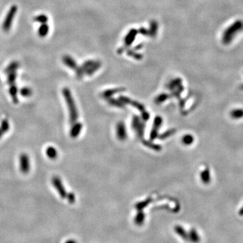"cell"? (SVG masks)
Masks as SVG:
<instances>
[{"instance_id": "cell-14", "label": "cell", "mask_w": 243, "mask_h": 243, "mask_svg": "<svg viewBox=\"0 0 243 243\" xmlns=\"http://www.w3.org/2000/svg\"><path fill=\"white\" fill-rule=\"evenodd\" d=\"M20 67V63L17 61H13L11 63L9 64V65L7 66L4 72L6 74H9L12 72H16Z\"/></svg>"}, {"instance_id": "cell-9", "label": "cell", "mask_w": 243, "mask_h": 243, "mask_svg": "<svg viewBox=\"0 0 243 243\" xmlns=\"http://www.w3.org/2000/svg\"><path fill=\"white\" fill-rule=\"evenodd\" d=\"M149 36L154 38L158 34V23L155 20H151L149 24Z\"/></svg>"}, {"instance_id": "cell-18", "label": "cell", "mask_w": 243, "mask_h": 243, "mask_svg": "<svg viewBox=\"0 0 243 243\" xmlns=\"http://www.w3.org/2000/svg\"><path fill=\"white\" fill-rule=\"evenodd\" d=\"M101 63L99 61H97V63L85 71V74H87V75H89H89L93 74L96 71H97L100 68H101Z\"/></svg>"}, {"instance_id": "cell-37", "label": "cell", "mask_w": 243, "mask_h": 243, "mask_svg": "<svg viewBox=\"0 0 243 243\" xmlns=\"http://www.w3.org/2000/svg\"><path fill=\"white\" fill-rule=\"evenodd\" d=\"M66 198L68 199V201L70 203H74L75 202V200H76V196H75L73 192H70V193H68Z\"/></svg>"}, {"instance_id": "cell-5", "label": "cell", "mask_w": 243, "mask_h": 243, "mask_svg": "<svg viewBox=\"0 0 243 243\" xmlns=\"http://www.w3.org/2000/svg\"><path fill=\"white\" fill-rule=\"evenodd\" d=\"M138 34V30L133 28L128 32L126 36L124 39V47H128L133 44V43L135 40V38Z\"/></svg>"}, {"instance_id": "cell-40", "label": "cell", "mask_w": 243, "mask_h": 243, "mask_svg": "<svg viewBox=\"0 0 243 243\" xmlns=\"http://www.w3.org/2000/svg\"><path fill=\"white\" fill-rule=\"evenodd\" d=\"M142 119L144 121H147L149 119V114L145 111L142 112Z\"/></svg>"}, {"instance_id": "cell-41", "label": "cell", "mask_w": 243, "mask_h": 243, "mask_svg": "<svg viewBox=\"0 0 243 243\" xmlns=\"http://www.w3.org/2000/svg\"><path fill=\"white\" fill-rule=\"evenodd\" d=\"M142 46H143V45H142V43H141V44H138V45H137V46H136V47L134 48V50L141 49L142 47Z\"/></svg>"}, {"instance_id": "cell-1", "label": "cell", "mask_w": 243, "mask_h": 243, "mask_svg": "<svg viewBox=\"0 0 243 243\" xmlns=\"http://www.w3.org/2000/svg\"><path fill=\"white\" fill-rule=\"evenodd\" d=\"M62 94L64 99L66 100L68 109L69 111L70 122V124H72L76 122L78 117V113L76 108V105L75 104L72 93H71V91L68 88H64L62 89Z\"/></svg>"}, {"instance_id": "cell-34", "label": "cell", "mask_w": 243, "mask_h": 243, "mask_svg": "<svg viewBox=\"0 0 243 243\" xmlns=\"http://www.w3.org/2000/svg\"><path fill=\"white\" fill-rule=\"evenodd\" d=\"M175 230H176V232L178 234H180L182 237H183V238L184 239L187 238V234L185 233L184 230L181 226H176V228H175Z\"/></svg>"}, {"instance_id": "cell-2", "label": "cell", "mask_w": 243, "mask_h": 243, "mask_svg": "<svg viewBox=\"0 0 243 243\" xmlns=\"http://www.w3.org/2000/svg\"><path fill=\"white\" fill-rule=\"evenodd\" d=\"M18 11V7L16 5H13L9 10V11L7 13L6 18L4 20H3V23L2 24V29L3 31L8 32L10 30V28L12 27L13 20L14 19V17H15L16 14L17 13Z\"/></svg>"}, {"instance_id": "cell-21", "label": "cell", "mask_w": 243, "mask_h": 243, "mask_svg": "<svg viewBox=\"0 0 243 243\" xmlns=\"http://www.w3.org/2000/svg\"><path fill=\"white\" fill-rule=\"evenodd\" d=\"M97 62V61H95V60H87V61H86V62H84L83 64V65H82V66H80V68L84 71V74H85V71H86V70H87L88 68H91V66H93L94 64H95Z\"/></svg>"}, {"instance_id": "cell-27", "label": "cell", "mask_w": 243, "mask_h": 243, "mask_svg": "<svg viewBox=\"0 0 243 243\" xmlns=\"http://www.w3.org/2000/svg\"><path fill=\"white\" fill-rule=\"evenodd\" d=\"M109 103L112 105L117 107V108H124V104L122 103L120 100H116L113 98H109Z\"/></svg>"}, {"instance_id": "cell-26", "label": "cell", "mask_w": 243, "mask_h": 243, "mask_svg": "<svg viewBox=\"0 0 243 243\" xmlns=\"http://www.w3.org/2000/svg\"><path fill=\"white\" fill-rule=\"evenodd\" d=\"M144 129H145V124L142 122H140V124H138V126L135 128L134 130L137 132V136L139 138H142V136H143V133H144Z\"/></svg>"}, {"instance_id": "cell-25", "label": "cell", "mask_w": 243, "mask_h": 243, "mask_svg": "<svg viewBox=\"0 0 243 243\" xmlns=\"http://www.w3.org/2000/svg\"><path fill=\"white\" fill-rule=\"evenodd\" d=\"M8 74V78H7V83H8V84L11 85L15 83V80L16 79V77H17V73H16V72H10Z\"/></svg>"}, {"instance_id": "cell-23", "label": "cell", "mask_w": 243, "mask_h": 243, "mask_svg": "<svg viewBox=\"0 0 243 243\" xmlns=\"http://www.w3.org/2000/svg\"><path fill=\"white\" fill-rule=\"evenodd\" d=\"M182 141L185 145H189L193 142L194 137L191 134H186L182 137Z\"/></svg>"}, {"instance_id": "cell-22", "label": "cell", "mask_w": 243, "mask_h": 243, "mask_svg": "<svg viewBox=\"0 0 243 243\" xmlns=\"http://www.w3.org/2000/svg\"><path fill=\"white\" fill-rule=\"evenodd\" d=\"M20 93L21 95L23 96V97H30V96L33 94V91H32V89L29 87H24L20 89Z\"/></svg>"}, {"instance_id": "cell-4", "label": "cell", "mask_w": 243, "mask_h": 243, "mask_svg": "<svg viewBox=\"0 0 243 243\" xmlns=\"http://www.w3.org/2000/svg\"><path fill=\"white\" fill-rule=\"evenodd\" d=\"M19 164H20V170L21 172L27 174L30 171V159L28 158V155L26 153H23L20 155L19 158Z\"/></svg>"}, {"instance_id": "cell-42", "label": "cell", "mask_w": 243, "mask_h": 243, "mask_svg": "<svg viewBox=\"0 0 243 243\" xmlns=\"http://www.w3.org/2000/svg\"><path fill=\"white\" fill-rule=\"evenodd\" d=\"M238 215L240 216H243V206L241 207L240 209H239Z\"/></svg>"}, {"instance_id": "cell-33", "label": "cell", "mask_w": 243, "mask_h": 243, "mask_svg": "<svg viewBox=\"0 0 243 243\" xmlns=\"http://www.w3.org/2000/svg\"><path fill=\"white\" fill-rule=\"evenodd\" d=\"M175 132H176V130H174V129H171V130H169L167 131H166L163 134L159 136V138L160 139H166L167 137H170L171 135H172L175 133Z\"/></svg>"}, {"instance_id": "cell-10", "label": "cell", "mask_w": 243, "mask_h": 243, "mask_svg": "<svg viewBox=\"0 0 243 243\" xmlns=\"http://www.w3.org/2000/svg\"><path fill=\"white\" fill-rule=\"evenodd\" d=\"M9 93H10V95H11V97L12 98V101L13 102L15 103V104H17L18 103H19V98H18V87L15 84V83L11 84L10 87L9 89Z\"/></svg>"}, {"instance_id": "cell-44", "label": "cell", "mask_w": 243, "mask_h": 243, "mask_svg": "<svg viewBox=\"0 0 243 243\" xmlns=\"http://www.w3.org/2000/svg\"><path fill=\"white\" fill-rule=\"evenodd\" d=\"M3 130L1 129V128H0V138H1L2 137V136H3Z\"/></svg>"}, {"instance_id": "cell-6", "label": "cell", "mask_w": 243, "mask_h": 243, "mask_svg": "<svg viewBox=\"0 0 243 243\" xmlns=\"http://www.w3.org/2000/svg\"><path fill=\"white\" fill-rule=\"evenodd\" d=\"M117 137L120 141H123L127 137V133L126 126L123 122H120L117 124L116 126Z\"/></svg>"}, {"instance_id": "cell-20", "label": "cell", "mask_w": 243, "mask_h": 243, "mask_svg": "<svg viewBox=\"0 0 243 243\" xmlns=\"http://www.w3.org/2000/svg\"><path fill=\"white\" fill-rule=\"evenodd\" d=\"M34 20H35V22L38 23H41V24L47 23V22L48 21V17L47 16V15H45V14H39V15L35 16Z\"/></svg>"}, {"instance_id": "cell-16", "label": "cell", "mask_w": 243, "mask_h": 243, "mask_svg": "<svg viewBox=\"0 0 243 243\" xmlns=\"http://www.w3.org/2000/svg\"><path fill=\"white\" fill-rule=\"evenodd\" d=\"M46 155L49 159H56L58 158V151L53 146H48L46 149Z\"/></svg>"}, {"instance_id": "cell-7", "label": "cell", "mask_w": 243, "mask_h": 243, "mask_svg": "<svg viewBox=\"0 0 243 243\" xmlns=\"http://www.w3.org/2000/svg\"><path fill=\"white\" fill-rule=\"evenodd\" d=\"M62 62L64 64V65L68 67L69 68L72 70H76L78 67L77 63L74 59L68 55H65L63 56L62 58Z\"/></svg>"}, {"instance_id": "cell-29", "label": "cell", "mask_w": 243, "mask_h": 243, "mask_svg": "<svg viewBox=\"0 0 243 243\" xmlns=\"http://www.w3.org/2000/svg\"><path fill=\"white\" fill-rule=\"evenodd\" d=\"M143 144L149 148L155 150V151H159V150L162 149V147H161L160 145L153 144L151 141H143Z\"/></svg>"}, {"instance_id": "cell-15", "label": "cell", "mask_w": 243, "mask_h": 243, "mask_svg": "<svg viewBox=\"0 0 243 243\" xmlns=\"http://www.w3.org/2000/svg\"><path fill=\"white\" fill-rule=\"evenodd\" d=\"M49 31V27L47 23L41 24L38 29V35L39 37H45L47 36Z\"/></svg>"}, {"instance_id": "cell-36", "label": "cell", "mask_w": 243, "mask_h": 243, "mask_svg": "<svg viewBox=\"0 0 243 243\" xmlns=\"http://www.w3.org/2000/svg\"><path fill=\"white\" fill-rule=\"evenodd\" d=\"M158 130L159 128H156V127H153V129L151 132V134H150V138H151V140L153 141L154 140V139L158 137Z\"/></svg>"}, {"instance_id": "cell-31", "label": "cell", "mask_w": 243, "mask_h": 243, "mask_svg": "<svg viewBox=\"0 0 243 243\" xmlns=\"http://www.w3.org/2000/svg\"><path fill=\"white\" fill-rule=\"evenodd\" d=\"M144 220H145V215L142 212H139L137 215V216H136L135 222L137 224L140 225L142 224Z\"/></svg>"}, {"instance_id": "cell-43", "label": "cell", "mask_w": 243, "mask_h": 243, "mask_svg": "<svg viewBox=\"0 0 243 243\" xmlns=\"http://www.w3.org/2000/svg\"><path fill=\"white\" fill-rule=\"evenodd\" d=\"M65 243H77V242H76V241H75L74 240H68V241H67Z\"/></svg>"}, {"instance_id": "cell-32", "label": "cell", "mask_w": 243, "mask_h": 243, "mask_svg": "<svg viewBox=\"0 0 243 243\" xmlns=\"http://www.w3.org/2000/svg\"><path fill=\"white\" fill-rule=\"evenodd\" d=\"M129 104H131L133 106L135 107L136 108L138 109L139 111H141V112H143V111H145L144 106L142 105V104H141V103H138L137 101H132V100H130Z\"/></svg>"}, {"instance_id": "cell-13", "label": "cell", "mask_w": 243, "mask_h": 243, "mask_svg": "<svg viewBox=\"0 0 243 243\" xmlns=\"http://www.w3.org/2000/svg\"><path fill=\"white\" fill-rule=\"evenodd\" d=\"M230 116L234 120H240L243 117V109L235 108L230 111Z\"/></svg>"}, {"instance_id": "cell-28", "label": "cell", "mask_w": 243, "mask_h": 243, "mask_svg": "<svg viewBox=\"0 0 243 243\" xmlns=\"http://www.w3.org/2000/svg\"><path fill=\"white\" fill-rule=\"evenodd\" d=\"M190 238L191 241L193 242H198L200 240L197 232H196V231L194 229H192L190 232V238Z\"/></svg>"}, {"instance_id": "cell-17", "label": "cell", "mask_w": 243, "mask_h": 243, "mask_svg": "<svg viewBox=\"0 0 243 243\" xmlns=\"http://www.w3.org/2000/svg\"><path fill=\"white\" fill-rule=\"evenodd\" d=\"M180 84H182V79L180 78H176L170 82L167 85V88L171 91H174Z\"/></svg>"}, {"instance_id": "cell-38", "label": "cell", "mask_w": 243, "mask_h": 243, "mask_svg": "<svg viewBox=\"0 0 243 243\" xmlns=\"http://www.w3.org/2000/svg\"><path fill=\"white\" fill-rule=\"evenodd\" d=\"M150 202V200H146L145 201H142V202H140L136 206V208L138 209H142V208H144V207L146 206V205H147L148 203Z\"/></svg>"}, {"instance_id": "cell-12", "label": "cell", "mask_w": 243, "mask_h": 243, "mask_svg": "<svg viewBox=\"0 0 243 243\" xmlns=\"http://www.w3.org/2000/svg\"><path fill=\"white\" fill-rule=\"evenodd\" d=\"M201 178L205 184H208L211 182V174L208 167H206L201 173Z\"/></svg>"}, {"instance_id": "cell-35", "label": "cell", "mask_w": 243, "mask_h": 243, "mask_svg": "<svg viewBox=\"0 0 243 243\" xmlns=\"http://www.w3.org/2000/svg\"><path fill=\"white\" fill-rule=\"evenodd\" d=\"M162 122H163V120H162V117H159V116L156 117L155 118V120H154V123H153V126L159 128V127L162 126Z\"/></svg>"}, {"instance_id": "cell-24", "label": "cell", "mask_w": 243, "mask_h": 243, "mask_svg": "<svg viewBox=\"0 0 243 243\" xmlns=\"http://www.w3.org/2000/svg\"><path fill=\"white\" fill-rule=\"evenodd\" d=\"M169 97H170V95H168L166 93L160 94L155 99V103H156V104H160V103H163V101H165L166 99H168Z\"/></svg>"}, {"instance_id": "cell-30", "label": "cell", "mask_w": 243, "mask_h": 243, "mask_svg": "<svg viewBox=\"0 0 243 243\" xmlns=\"http://www.w3.org/2000/svg\"><path fill=\"white\" fill-rule=\"evenodd\" d=\"M0 128H1V129L4 133H6L7 132H8L10 129V124L8 120L7 119L3 120L1 123V127Z\"/></svg>"}, {"instance_id": "cell-39", "label": "cell", "mask_w": 243, "mask_h": 243, "mask_svg": "<svg viewBox=\"0 0 243 243\" xmlns=\"http://www.w3.org/2000/svg\"><path fill=\"white\" fill-rule=\"evenodd\" d=\"M138 33H140L144 36H149V30L146 29L145 28L141 27L138 30Z\"/></svg>"}, {"instance_id": "cell-19", "label": "cell", "mask_w": 243, "mask_h": 243, "mask_svg": "<svg viewBox=\"0 0 243 243\" xmlns=\"http://www.w3.org/2000/svg\"><path fill=\"white\" fill-rule=\"evenodd\" d=\"M127 55L128 56H130L132 58H133L137 60H141L142 58H143V56L141 54V53H139L138 52L136 51V50L134 49H128L126 51Z\"/></svg>"}, {"instance_id": "cell-11", "label": "cell", "mask_w": 243, "mask_h": 243, "mask_svg": "<svg viewBox=\"0 0 243 243\" xmlns=\"http://www.w3.org/2000/svg\"><path fill=\"white\" fill-rule=\"evenodd\" d=\"M124 90H125V89H124V88H116V89H109V90H107L104 93H103L102 94V96L104 98L109 99V98L112 97L113 95L117 93L124 91Z\"/></svg>"}, {"instance_id": "cell-8", "label": "cell", "mask_w": 243, "mask_h": 243, "mask_svg": "<svg viewBox=\"0 0 243 243\" xmlns=\"http://www.w3.org/2000/svg\"><path fill=\"white\" fill-rule=\"evenodd\" d=\"M72 126L71 128L70 131V135L72 138H76L80 134V132L83 128V124L80 122H75L72 124Z\"/></svg>"}, {"instance_id": "cell-3", "label": "cell", "mask_w": 243, "mask_h": 243, "mask_svg": "<svg viewBox=\"0 0 243 243\" xmlns=\"http://www.w3.org/2000/svg\"><path fill=\"white\" fill-rule=\"evenodd\" d=\"M51 182H52L53 187L56 188V191H58L60 196H61V198H62V199L66 198V196H67L68 193H67L65 188L64 187L62 182V180H61L60 178L58 176H55L52 178Z\"/></svg>"}]
</instances>
